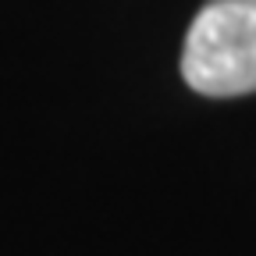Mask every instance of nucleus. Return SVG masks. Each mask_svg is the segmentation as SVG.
Returning a JSON list of instances; mask_svg holds the SVG:
<instances>
[{
	"label": "nucleus",
	"instance_id": "obj_1",
	"mask_svg": "<svg viewBox=\"0 0 256 256\" xmlns=\"http://www.w3.org/2000/svg\"><path fill=\"white\" fill-rule=\"evenodd\" d=\"M182 78L203 96L256 92V0H206L185 32Z\"/></svg>",
	"mask_w": 256,
	"mask_h": 256
}]
</instances>
